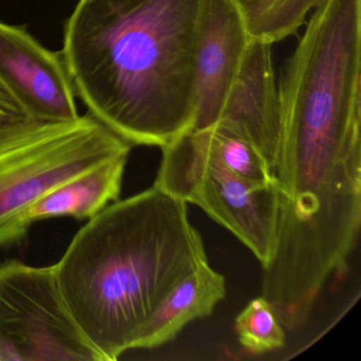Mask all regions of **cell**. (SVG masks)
<instances>
[{
    "label": "cell",
    "mask_w": 361,
    "mask_h": 361,
    "mask_svg": "<svg viewBox=\"0 0 361 361\" xmlns=\"http://www.w3.org/2000/svg\"><path fill=\"white\" fill-rule=\"evenodd\" d=\"M206 0H79L62 54L75 94L132 145L164 147L193 126Z\"/></svg>",
    "instance_id": "obj_1"
},
{
    "label": "cell",
    "mask_w": 361,
    "mask_h": 361,
    "mask_svg": "<svg viewBox=\"0 0 361 361\" xmlns=\"http://www.w3.org/2000/svg\"><path fill=\"white\" fill-rule=\"evenodd\" d=\"M204 262L187 202L153 185L88 219L54 268L78 326L114 361L132 350L171 289Z\"/></svg>",
    "instance_id": "obj_2"
},
{
    "label": "cell",
    "mask_w": 361,
    "mask_h": 361,
    "mask_svg": "<svg viewBox=\"0 0 361 361\" xmlns=\"http://www.w3.org/2000/svg\"><path fill=\"white\" fill-rule=\"evenodd\" d=\"M133 145L92 114L65 122L0 124V248L29 231L25 211L58 185L123 156Z\"/></svg>",
    "instance_id": "obj_3"
},
{
    "label": "cell",
    "mask_w": 361,
    "mask_h": 361,
    "mask_svg": "<svg viewBox=\"0 0 361 361\" xmlns=\"http://www.w3.org/2000/svg\"><path fill=\"white\" fill-rule=\"evenodd\" d=\"M162 149L154 185L196 204L229 230L265 267L276 244L279 193L276 183L257 185L228 170L193 128Z\"/></svg>",
    "instance_id": "obj_4"
},
{
    "label": "cell",
    "mask_w": 361,
    "mask_h": 361,
    "mask_svg": "<svg viewBox=\"0 0 361 361\" xmlns=\"http://www.w3.org/2000/svg\"><path fill=\"white\" fill-rule=\"evenodd\" d=\"M0 361H105L71 316L54 265L0 263Z\"/></svg>",
    "instance_id": "obj_5"
},
{
    "label": "cell",
    "mask_w": 361,
    "mask_h": 361,
    "mask_svg": "<svg viewBox=\"0 0 361 361\" xmlns=\"http://www.w3.org/2000/svg\"><path fill=\"white\" fill-rule=\"evenodd\" d=\"M0 82L26 119L65 122L80 116L62 51L44 47L23 27L1 22Z\"/></svg>",
    "instance_id": "obj_6"
},
{
    "label": "cell",
    "mask_w": 361,
    "mask_h": 361,
    "mask_svg": "<svg viewBox=\"0 0 361 361\" xmlns=\"http://www.w3.org/2000/svg\"><path fill=\"white\" fill-rule=\"evenodd\" d=\"M251 37L232 0H206L195 49L194 130L221 118Z\"/></svg>",
    "instance_id": "obj_7"
},
{
    "label": "cell",
    "mask_w": 361,
    "mask_h": 361,
    "mask_svg": "<svg viewBox=\"0 0 361 361\" xmlns=\"http://www.w3.org/2000/svg\"><path fill=\"white\" fill-rule=\"evenodd\" d=\"M271 46L250 39L219 121L242 132L274 175L280 154L281 111Z\"/></svg>",
    "instance_id": "obj_8"
},
{
    "label": "cell",
    "mask_w": 361,
    "mask_h": 361,
    "mask_svg": "<svg viewBox=\"0 0 361 361\" xmlns=\"http://www.w3.org/2000/svg\"><path fill=\"white\" fill-rule=\"evenodd\" d=\"M226 291L225 276L204 262L171 289L139 331L132 350H151L172 341L190 322L210 316Z\"/></svg>",
    "instance_id": "obj_9"
},
{
    "label": "cell",
    "mask_w": 361,
    "mask_h": 361,
    "mask_svg": "<svg viewBox=\"0 0 361 361\" xmlns=\"http://www.w3.org/2000/svg\"><path fill=\"white\" fill-rule=\"evenodd\" d=\"M128 157L111 160L54 188L25 211L23 226L29 231L33 224L43 219L73 217L83 221L96 216L109 202L120 200Z\"/></svg>",
    "instance_id": "obj_10"
},
{
    "label": "cell",
    "mask_w": 361,
    "mask_h": 361,
    "mask_svg": "<svg viewBox=\"0 0 361 361\" xmlns=\"http://www.w3.org/2000/svg\"><path fill=\"white\" fill-rule=\"evenodd\" d=\"M251 39L271 44L295 35L322 0H232Z\"/></svg>",
    "instance_id": "obj_11"
},
{
    "label": "cell",
    "mask_w": 361,
    "mask_h": 361,
    "mask_svg": "<svg viewBox=\"0 0 361 361\" xmlns=\"http://www.w3.org/2000/svg\"><path fill=\"white\" fill-rule=\"evenodd\" d=\"M195 130L207 149L228 170L249 183H274V175L265 159L238 128L227 122L217 121L208 128Z\"/></svg>",
    "instance_id": "obj_12"
},
{
    "label": "cell",
    "mask_w": 361,
    "mask_h": 361,
    "mask_svg": "<svg viewBox=\"0 0 361 361\" xmlns=\"http://www.w3.org/2000/svg\"><path fill=\"white\" fill-rule=\"evenodd\" d=\"M276 310L264 295L251 300L235 319L240 345L252 355L285 345V331Z\"/></svg>",
    "instance_id": "obj_13"
},
{
    "label": "cell",
    "mask_w": 361,
    "mask_h": 361,
    "mask_svg": "<svg viewBox=\"0 0 361 361\" xmlns=\"http://www.w3.org/2000/svg\"><path fill=\"white\" fill-rule=\"evenodd\" d=\"M26 119L20 105L0 82V124Z\"/></svg>",
    "instance_id": "obj_14"
},
{
    "label": "cell",
    "mask_w": 361,
    "mask_h": 361,
    "mask_svg": "<svg viewBox=\"0 0 361 361\" xmlns=\"http://www.w3.org/2000/svg\"><path fill=\"white\" fill-rule=\"evenodd\" d=\"M293 140H310V139H293ZM293 140H284L282 142H285V141H293ZM312 140H319V139H312ZM355 140H361V138L359 139H352V141ZM324 141H350V140H324ZM281 142V143H282ZM281 147V145H280Z\"/></svg>",
    "instance_id": "obj_15"
}]
</instances>
